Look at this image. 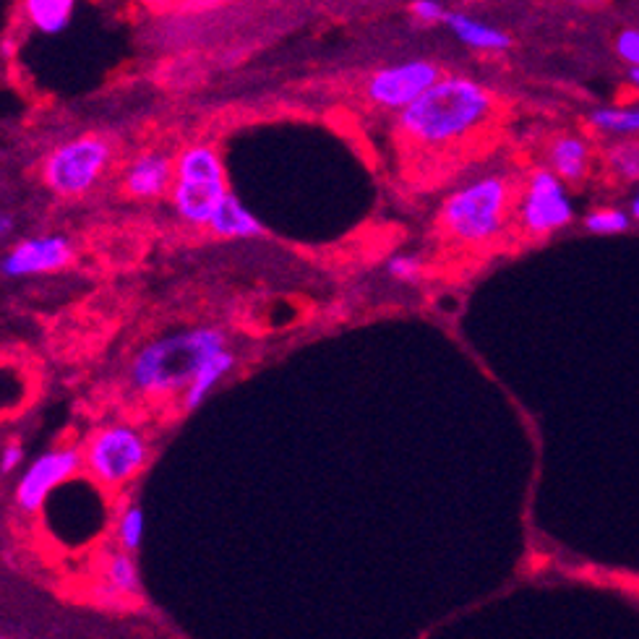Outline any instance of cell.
Returning a JSON list of instances; mask_svg holds the SVG:
<instances>
[{"label": "cell", "instance_id": "cell-7", "mask_svg": "<svg viewBox=\"0 0 639 639\" xmlns=\"http://www.w3.org/2000/svg\"><path fill=\"white\" fill-rule=\"evenodd\" d=\"M517 217L525 233L543 238L574 220L572 199L566 194V183L551 167H540L530 175L522 199L517 204Z\"/></svg>", "mask_w": 639, "mask_h": 639}, {"label": "cell", "instance_id": "cell-27", "mask_svg": "<svg viewBox=\"0 0 639 639\" xmlns=\"http://www.w3.org/2000/svg\"><path fill=\"white\" fill-rule=\"evenodd\" d=\"M629 217L639 222V194L632 199V207H629Z\"/></svg>", "mask_w": 639, "mask_h": 639}, {"label": "cell", "instance_id": "cell-19", "mask_svg": "<svg viewBox=\"0 0 639 639\" xmlns=\"http://www.w3.org/2000/svg\"><path fill=\"white\" fill-rule=\"evenodd\" d=\"M107 587H113L120 595H134L139 590V572L126 553H120L107 564Z\"/></svg>", "mask_w": 639, "mask_h": 639}, {"label": "cell", "instance_id": "cell-24", "mask_svg": "<svg viewBox=\"0 0 639 639\" xmlns=\"http://www.w3.org/2000/svg\"><path fill=\"white\" fill-rule=\"evenodd\" d=\"M616 53L632 68H639V32L637 29H624L616 37Z\"/></svg>", "mask_w": 639, "mask_h": 639}, {"label": "cell", "instance_id": "cell-13", "mask_svg": "<svg viewBox=\"0 0 639 639\" xmlns=\"http://www.w3.org/2000/svg\"><path fill=\"white\" fill-rule=\"evenodd\" d=\"M209 230H212L217 238H259L264 235V225L259 222V217L251 212V209L243 207V201L235 194H227L225 201L220 204V209L214 212L212 222H209Z\"/></svg>", "mask_w": 639, "mask_h": 639}, {"label": "cell", "instance_id": "cell-1", "mask_svg": "<svg viewBox=\"0 0 639 639\" xmlns=\"http://www.w3.org/2000/svg\"><path fill=\"white\" fill-rule=\"evenodd\" d=\"M493 113V94L480 81L444 76L400 113V134L420 147H444L483 126Z\"/></svg>", "mask_w": 639, "mask_h": 639}, {"label": "cell", "instance_id": "cell-10", "mask_svg": "<svg viewBox=\"0 0 639 639\" xmlns=\"http://www.w3.org/2000/svg\"><path fill=\"white\" fill-rule=\"evenodd\" d=\"M74 261V248L63 235H37L16 243L11 251L3 256L0 272L8 280L19 277H32V274L58 272Z\"/></svg>", "mask_w": 639, "mask_h": 639}, {"label": "cell", "instance_id": "cell-4", "mask_svg": "<svg viewBox=\"0 0 639 639\" xmlns=\"http://www.w3.org/2000/svg\"><path fill=\"white\" fill-rule=\"evenodd\" d=\"M230 194L220 154L207 144H194L175 160V186L170 191L180 220L191 225H207Z\"/></svg>", "mask_w": 639, "mask_h": 639}, {"label": "cell", "instance_id": "cell-18", "mask_svg": "<svg viewBox=\"0 0 639 639\" xmlns=\"http://www.w3.org/2000/svg\"><path fill=\"white\" fill-rule=\"evenodd\" d=\"M629 225H632V217H629L624 209H613V207L593 209V212H587L585 217V227L595 235L626 233Z\"/></svg>", "mask_w": 639, "mask_h": 639}, {"label": "cell", "instance_id": "cell-17", "mask_svg": "<svg viewBox=\"0 0 639 639\" xmlns=\"http://www.w3.org/2000/svg\"><path fill=\"white\" fill-rule=\"evenodd\" d=\"M590 123L600 131L611 134H637L639 131V110H621V107H603L590 113Z\"/></svg>", "mask_w": 639, "mask_h": 639}, {"label": "cell", "instance_id": "cell-2", "mask_svg": "<svg viewBox=\"0 0 639 639\" xmlns=\"http://www.w3.org/2000/svg\"><path fill=\"white\" fill-rule=\"evenodd\" d=\"M225 350L220 329L196 327L149 342L131 363V387L149 397L186 392L212 355Z\"/></svg>", "mask_w": 639, "mask_h": 639}, {"label": "cell", "instance_id": "cell-21", "mask_svg": "<svg viewBox=\"0 0 639 639\" xmlns=\"http://www.w3.org/2000/svg\"><path fill=\"white\" fill-rule=\"evenodd\" d=\"M118 538L120 546L126 551H136L141 546V538H144V512L139 506H128L123 517L118 522Z\"/></svg>", "mask_w": 639, "mask_h": 639}, {"label": "cell", "instance_id": "cell-3", "mask_svg": "<svg viewBox=\"0 0 639 639\" xmlns=\"http://www.w3.org/2000/svg\"><path fill=\"white\" fill-rule=\"evenodd\" d=\"M512 188L501 175H483L452 191L439 209V225L462 246H483L504 230Z\"/></svg>", "mask_w": 639, "mask_h": 639}, {"label": "cell", "instance_id": "cell-14", "mask_svg": "<svg viewBox=\"0 0 639 639\" xmlns=\"http://www.w3.org/2000/svg\"><path fill=\"white\" fill-rule=\"evenodd\" d=\"M548 162L564 183H582L590 167V147L580 136H559L548 149Z\"/></svg>", "mask_w": 639, "mask_h": 639}, {"label": "cell", "instance_id": "cell-8", "mask_svg": "<svg viewBox=\"0 0 639 639\" xmlns=\"http://www.w3.org/2000/svg\"><path fill=\"white\" fill-rule=\"evenodd\" d=\"M441 81V71L431 60H405V63H394V66L379 68L376 74L368 79L366 94L381 107H392V110H405L413 102H418L433 84Z\"/></svg>", "mask_w": 639, "mask_h": 639}, {"label": "cell", "instance_id": "cell-9", "mask_svg": "<svg viewBox=\"0 0 639 639\" xmlns=\"http://www.w3.org/2000/svg\"><path fill=\"white\" fill-rule=\"evenodd\" d=\"M81 465H84V452L76 446H60L40 454L16 483V504L24 512H37L50 491L66 483Z\"/></svg>", "mask_w": 639, "mask_h": 639}, {"label": "cell", "instance_id": "cell-20", "mask_svg": "<svg viewBox=\"0 0 639 639\" xmlns=\"http://www.w3.org/2000/svg\"><path fill=\"white\" fill-rule=\"evenodd\" d=\"M608 165L619 178L639 180V141H619L608 149Z\"/></svg>", "mask_w": 639, "mask_h": 639}, {"label": "cell", "instance_id": "cell-22", "mask_svg": "<svg viewBox=\"0 0 639 639\" xmlns=\"http://www.w3.org/2000/svg\"><path fill=\"white\" fill-rule=\"evenodd\" d=\"M387 272L389 277L400 282H418V277L423 274V264L413 253H397L387 261Z\"/></svg>", "mask_w": 639, "mask_h": 639}, {"label": "cell", "instance_id": "cell-26", "mask_svg": "<svg viewBox=\"0 0 639 639\" xmlns=\"http://www.w3.org/2000/svg\"><path fill=\"white\" fill-rule=\"evenodd\" d=\"M11 230H14V217L11 214H0V235L6 238Z\"/></svg>", "mask_w": 639, "mask_h": 639}, {"label": "cell", "instance_id": "cell-5", "mask_svg": "<svg viewBox=\"0 0 639 639\" xmlns=\"http://www.w3.org/2000/svg\"><path fill=\"white\" fill-rule=\"evenodd\" d=\"M113 147L102 136H79L55 147L42 165L45 186L58 196H81L102 178L110 165Z\"/></svg>", "mask_w": 639, "mask_h": 639}, {"label": "cell", "instance_id": "cell-6", "mask_svg": "<svg viewBox=\"0 0 639 639\" xmlns=\"http://www.w3.org/2000/svg\"><path fill=\"white\" fill-rule=\"evenodd\" d=\"M149 444L136 428L105 426L89 436L84 467L102 486H123L147 467Z\"/></svg>", "mask_w": 639, "mask_h": 639}, {"label": "cell", "instance_id": "cell-25", "mask_svg": "<svg viewBox=\"0 0 639 639\" xmlns=\"http://www.w3.org/2000/svg\"><path fill=\"white\" fill-rule=\"evenodd\" d=\"M21 462H24V449H21V444L11 441V444L3 446V457H0V470H3V475L14 473Z\"/></svg>", "mask_w": 639, "mask_h": 639}, {"label": "cell", "instance_id": "cell-11", "mask_svg": "<svg viewBox=\"0 0 639 639\" xmlns=\"http://www.w3.org/2000/svg\"><path fill=\"white\" fill-rule=\"evenodd\" d=\"M123 186L128 196L149 201L160 199L162 194L173 191L175 186V162L165 152H144L126 167Z\"/></svg>", "mask_w": 639, "mask_h": 639}, {"label": "cell", "instance_id": "cell-16", "mask_svg": "<svg viewBox=\"0 0 639 639\" xmlns=\"http://www.w3.org/2000/svg\"><path fill=\"white\" fill-rule=\"evenodd\" d=\"M27 19L42 34H60L74 19V3L71 0H29Z\"/></svg>", "mask_w": 639, "mask_h": 639}, {"label": "cell", "instance_id": "cell-23", "mask_svg": "<svg viewBox=\"0 0 639 639\" xmlns=\"http://www.w3.org/2000/svg\"><path fill=\"white\" fill-rule=\"evenodd\" d=\"M410 14L418 21H423V24H444L449 11L441 3H436V0H415L413 6H410Z\"/></svg>", "mask_w": 639, "mask_h": 639}, {"label": "cell", "instance_id": "cell-28", "mask_svg": "<svg viewBox=\"0 0 639 639\" xmlns=\"http://www.w3.org/2000/svg\"><path fill=\"white\" fill-rule=\"evenodd\" d=\"M629 81L639 87V68H629Z\"/></svg>", "mask_w": 639, "mask_h": 639}, {"label": "cell", "instance_id": "cell-12", "mask_svg": "<svg viewBox=\"0 0 639 639\" xmlns=\"http://www.w3.org/2000/svg\"><path fill=\"white\" fill-rule=\"evenodd\" d=\"M446 29L465 45L475 50H488V53H501L506 47H512V37L499 27H491L486 21H478L473 16L460 14V11H449L444 19Z\"/></svg>", "mask_w": 639, "mask_h": 639}, {"label": "cell", "instance_id": "cell-15", "mask_svg": "<svg viewBox=\"0 0 639 639\" xmlns=\"http://www.w3.org/2000/svg\"><path fill=\"white\" fill-rule=\"evenodd\" d=\"M235 366V355L230 353V350H222V353L212 355V358L201 366V371L196 373V379L191 381V387L183 392V410H196V407L201 405V402L207 400V394L212 392L217 384H220L222 379H225L227 373L233 371Z\"/></svg>", "mask_w": 639, "mask_h": 639}]
</instances>
